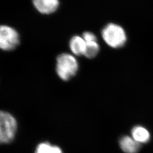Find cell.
Here are the masks:
<instances>
[{"label":"cell","instance_id":"obj_1","mask_svg":"<svg viewBox=\"0 0 153 153\" xmlns=\"http://www.w3.org/2000/svg\"><path fill=\"white\" fill-rule=\"evenodd\" d=\"M102 36L105 43L113 48L123 47L126 41V35L124 29L121 26L110 23L104 27Z\"/></svg>","mask_w":153,"mask_h":153},{"label":"cell","instance_id":"obj_2","mask_svg":"<svg viewBox=\"0 0 153 153\" xmlns=\"http://www.w3.org/2000/svg\"><path fill=\"white\" fill-rule=\"evenodd\" d=\"M78 69V62L73 55L64 53L57 57L56 72L61 79L69 80L76 75Z\"/></svg>","mask_w":153,"mask_h":153},{"label":"cell","instance_id":"obj_3","mask_svg":"<svg viewBox=\"0 0 153 153\" xmlns=\"http://www.w3.org/2000/svg\"><path fill=\"white\" fill-rule=\"evenodd\" d=\"M17 124L10 114L0 111V143L11 142L16 133Z\"/></svg>","mask_w":153,"mask_h":153},{"label":"cell","instance_id":"obj_4","mask_svg":"<svg viewBox=\"0 0 153 153\" xmlns=\"http://www.w3.org/2000/svg\"><path fill=\"white\" fill-rule=\"evenodd\" d=\"M19 44V36L16 30L8 26H0V49L11 51Z\"/></svg>","mask_w":153,"mask_h":153},{"label":"cell","instance_id":"obj_5","mask_svg":"<svg viewBox=\"0 0 153 153\" xmlns=\"http://www.w3.org/2000/svg\"><path fill=\"white\" fill-rule=\"evenodd\" d=\"M34 7L43 14H51L56 11L60 5L59 0H33Z\"/></svg>","mask_w":153,"mask_h":153},{"label":"cell","instance_id":"obj_6","mask_svg":"<svg viewBox=\"0 0 153 153\" xmlns=\"http://www.w3.org/2000/svg\"><path fill=\"white\" fill-rule=\"evenodd\" d=\"M119 144L121 150L125 153H138L141 148V144L129 136L121 138Z\"/></svg>","mask_w":153,"mask_h":153},{"label":"cell","instance_id":"obj_7","mask_svg":"<svg viewBox=\"0 0 153 153\" xmlns=\"http://www.w3.org/2000/svg\"><path fill=\"white\" fill-rule=\"evenodd\" d=\"M69 47L74 55L82 56L85 54L86 42L82 37L76 35L71 38L69 43Z\"/></svg>","mask_w":153,"mask_h":153},{"label":"cell","instance_id":"obj_8","mask_svg":"<svg viewBox=\"0 0 153 153\" xmlns=\"http://www.w3.org/2000/svg\"><path fill=\"white\" fill-rule=\"evenodd\" d=\"M131 137L137 142L145 143L150 138V134L148 130L141 126H136L131 130Z\"/></svg>","mask_w":153,"mask_h":153},{"label":"cell","instance_id":"obj_9","mask_svg":"<svg viewBox=\"0 0 153 153\" xmlns=\"http://www.w3.org/2000/svg\"><path fill=\"white\" fill-rule=\"evenodd\" d=\"M35 153H62L60 147L51 145L49 142H42L39 144Z\"/></svg>","mask_w":153,"mask_h":153},{"label":"cell","instance_id":"obj_10","mask_svg":"<svg viewBox=\"0 0 153 153\" xmlns=\"http://www.w3.org/2000/svg\"><path fill=\"white\" fill-rule=\"evenodd\" d=\"M99 45L97 42L86 43V48L85 56L88 59H93L98 55L99 51Z\"/></svg>","mask_w":153,"mask_h":153},{"label":"cell","instance_id":"obj_11","mask_svg":"<svg viewBox=\"0 0 153 153\" xmlns=\"http://www.w3.org/2000/svg\"><path fill=\"white\" fill-rule=\"evenodd\" d=\"M82 38L85 40V42L86 43L97 41V39L96 36L95 35V34L91 33V32H89V31L85 32L83 33Z\"/></svg>","mask_w":153,"mask_h":153}]
</instances>
